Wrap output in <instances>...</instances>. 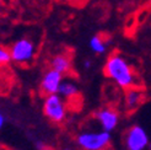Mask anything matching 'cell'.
I'll return each instance as SVG.
<instances>
[{
    "label": "cell",
    "instance_id": "cell-1",
    "mask_svg": "<svg viewBox=\"0 0 151 150\" xmlns=\"http://www.w3.org/2000/svg\"><path fill=\"white\" fill-rule=\"evenodd\" d=\"M104 75L120 89L137 86V76L129 62L119 53H112L103 66Z\"/></svg>",
    "mask_w": 151,
    "mask_h": 150
},
{
    "label": "cell",
    "instance_id": "cell-2",
    "mask_svg": "<svg viewBox=\"0 0 151 150\" xmlns=\"http://www.w3.org/2000/svg\"><path fill=\"white\" fill-rule=\"evenodd\" d=\"M112 141L111 132L82 131L75 137V143L81 150H106Z\"/></svg>",
    "mask_w": 151,
    "mask_h": 150
},
{
    "label": "cell",
    "instance_id": "cell-3",
    "mask_svg": "<svg viewBox=\"0 0 151 150\" xmlns=\"http://www.w3.org/2000/svg\"><path fill=\"white\" fill-rule=\"evenodd\" d=\"M43 115L49 122L54 124H62L68 117V106L65 99L59 94L47 95L43 101Z\"/></svg>",
    "mask_w": 151,
    "mask_h": 150
},
{
    "label": "cell",
    "instance_id": "cell-4",
    "mask_svg": "<svg viewBox=\"0 0 151 150\" xmlns=\"http://www.w3.org/2000/svg\"><path fill=\"white\" fill-rule=\"evenodd\" d=\"M11 61L16 64H28L36 56V44L28 37H21L10 46Z\"/></svg>",
    "mask_w": 151,
    "mask_h": 150
},
{
    "label": "cell",
    "instance_id": "cell-5",
    "mask_svg": "<svg viewBox=\"0 0 151 150\" xmlns=\"http://www.w3.org/2000/svg\"><path fill=\"white\" fill-rule=\"evenodd\" d=\"M149 144V134L142 125L134 124L125 132L124 146L127 150H145Z\"/></svg>",
    "mask_w": 151,
    "mask_h": 150
},
{
    "label": "cell",
    "instance_id": "cell-6",
    "mask_svg": "<svg viewBox=\"0 0 151 150\" xmlns=\"http://www.w3.org/2000/svg\"><path fill=\"white\" fill-rule=\"evenodd\" d=\"M95 118L101 129L106 132H113L119 124V112L112 107H102L96 111Z\"/></svg>",
    "mask_w": 151,
    "mask_h": 150
},
{
    "label": "cell",
    "instance_id": "cell-7",
    "mask_svg": "<svg viewBox=\"0 0 151 150\" xmlns=\"http://www.w3.org/2000/svg\"><path fill=\"white\" fill-rule=\"evenodd\" d=\"M63 79H64V75L53 68H49L48 70L44 71L40 82V89L43 92V95L47 96L52 94H58Z\"/></svg>",
    "mask_w": 151,
    "mask_h": 150
},
{
    "label": "cell",
    "instance_id": "cell-8",
    "mask_svg": "<svg viewBox=\"0 0 151 150\" xmlns=\"http://www.w3.org/2000/svg\"><path fill=\"white\" fill-rule=\"evenodd\" d=\"M144 100V92L137 86L127 89L124 94V106L128 111L137 110Z\"/></svg>",
    "mask_w": 151,
    "mask_h": 150
},
{
    "label": "cell",
    "instance_id": "cell-9",
    "mask_svg": "<svg viewBox=\"0 0 151 150\" xmlns=\"http://www.w3.org/2000/svg\"><path fill=\"white\" fill-rule=\"evenodd\" d=\"M50 68L58 70L59 73H62L63 75L69 74L73 69V61L69 54L66 53H58L55 56H53L50 62H49Z\"/></svg>",
    "mask_w": 151,
    "mask_h": 150
},
{
    "label": "cell",
    "instance_id": "cell-10",
    "mask_svg": "<svg viewBox=\"0 0 151 150\" xmlns=\"http://www.w3.org/2000/svg\"><path fill=\"white\" fill-rule=\"evenodd\" d=\"M58 94L65 100H74L75 97H78L80 94L76 81L73 79H63Z\"/></svg>",
    "mask_w": 151,
    "mask_h": 150
},
{
    "label": "cell",
    "instance_id": "cell-11",
    "mask_svg": "<svg viewBox=\"0 0 151 150\" xmlns=\"http://www.w3.org/2000/svg\"><path fill=\"white\" fill-rule=\"evenodd\" d=\"M88 46L91 48V50L96 54H103L107 50V42L104 41V38L100 35L92 36L88 41Z\"/></svg>",
    "mask_w": 151,
    "mask_h": 150
},
{
    "label": "cell",
    "instance_id": "cell-12",
    "mask_svg": "<svg viewBox=\"0 0 151 150\" xmlns=\"http://www.w3.org/2000/svg\"><path fill=\"white\" fill-rule=\"evenodd\" d=\"M11 61V54H10V49L0 46V66L7 65Z\"/></svg>",
    "mask_w": 151,
    "mask_h": 150
},
{
    "label": "cell",
    "instance_id": "cell-13",
    "mask_svg": "<svg viewBox=\"0 0 151 150\" xmlns=\"http://www.w3.org/2000/svg\"><path fill=\"white\" fill-rule=\"evenodd\" d=\"M15 4H19V5H27V6H31V5H38V4H43L46 0H12Z\"/></svg>",
    "mask_w": 151,
    "mask_h": 150
},
{
    "label": "cell",
    "instance_id": "cell-14",
    "mask_svg": "<svg viewBox=\"0 0 151 150\" xmlns=\"http://www.w3.org/2000/svg\"><path fill=\"white\" fill-rule=\"evenodd\" d=\"M59 1L65 3L68 5H73V6H81V5H84L87 0H59Z\"/></svg>",
    "mask_w": 151,
    "mask_h": 150
},
{
    "label": "cell",
    "instance_id": "cell-15",
    "mask_svg": "<svg viewBox=\"0 0 151 150\" xmlns=\"http://www.w3.org/2000/svg\"><path fill=\"white\" fill-rule=\"evenodd\" d=\"M5 123H6V117H5V115L3 113V111H0V129L4 128Z\"/></svg>",
    "mask_w": 151,
    "mask_h": 150
},
{
    "label": "cell",
    "instance_id": "cell-16",
    "mask_svg": "<svg viewBox=\"0 0 151 150\" xmlns=\"http://www.w3.org/2000/svg\"><path fill=\"white\" fill-rule=\"evenodd\" d=\"M44 146H46V144H44L43 141H41V140H37L36 143H35V148H36V150H42Z\"/></svg>",
    "mask_w": 151,
    "mask_h": 150
},
{
    "label": "cell",
    "instance_id": "cell-17",
    "mask_svg": "<svg viewBox=\"0 0 151 150\" xmlns=\"http://www.w3.org/2000/svg\"><path fill=\"white\" fill-rule=\"evenodd\" d=\"M91 65H92V63H91L90 59H86V61L84 62V68L85 69H90V68H91Z\"/></svg>",
    "mask_w": 151,
    "mask_h": 150
},
{
    "label": "cell",
    "instance_id": "cell-18",
    "mask_svg": "<svg viewBox=\"0 0 151 150\" xmlns=\"http://www.w3.org/2000/svg\"><path fill=\"white\" fill-rule=\"evenodd\" d=\"M42 150H54V149H53V148H49V146H47V145H46V146H44Z\"/></svg>",
    "mask_w": 151,
    "mask_h": 150
},
{
    "label": "cell",
    "instance_id": "cell-19",
    "mask_svg": "<svg viewBox=\"0 0 151 150\" xmlns=\"http://www.w3.org/2000/svg\"><path fill=\"white\" fill-rule=\"evenodd\" d=\"M3 3H4V0H0V5H3Z\"/></svg>",
    "mask_w": 151,
    "mask_h": 150
},
{
    "label": "cell",
    "instance_id": "cell-20",
    "mask_svg": "<svg viewBox=\"0 0 151 150\" xmlns=\"http://www.w3.org/2000/svg\"><path fill=\"white\" fill-rule=\"evenodd\" d=\"M64 150H71V149H70V148H65Z\"/></svg>",
    "mask_w": 151,
    "mask_h": 150
},
{
    "label": "cell",
    "instance_id": "cell-21",
    "mask_svg": "<svg viewBox=\"0 0 151 150\" xmlns=\"http://www.w3.org/2000/svg\"><path fill=\"white\" fill-rule=\"evenodd\" d=\"M15 150H20V149H15Z\"/></svg>",
    "mask_w": 151,
    "mask_h": 150
}]
</instances>
